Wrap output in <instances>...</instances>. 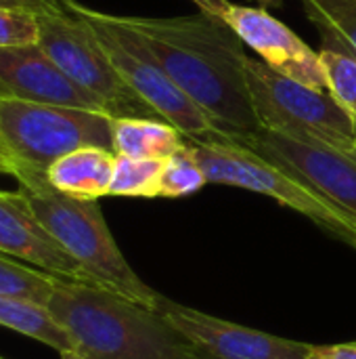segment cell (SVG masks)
Segmentation results:
<instances>
[{"instance_id":"1","label":"cell","mask_w":356,"mask_h":359,"mask_svg":"<svg viewBox=\"0 0 356 359\" xmlns=\"http://www.w3.org/2000/svg\"><path fill=\"white\" fill-rule=\"evenodd\" d=\"M155 55L176 86L227 135L245 137L262 128L245 80L241 38L225 19L122 17Z\"/></svg>"},{"instance_id":"2","label":"cell","mask_w":356,"mask_h":359,"mask_svg":"<svg viewBox=\"0 0 356 359\" xmlns=\"http://www.w3.org/2000/svg\"><path fill=\"white\" fill-rule=\"evenodd\" d=\"M46 307L86 359H187L193 349L162 311L94 284L57 280Z\"/></svg>"},{"instance_id":"3","label":"cell","mask_w":356,"mask_h":359,"mask_svg":"<svg viewBox=\"0 0 356 359\" xmlns=\"http://www.w3.org/2000/svg\"><path fill=\"white\" fill-rule=\"evenodd\" d=\"M15 179L40 225L82 265L97 286L159 311L164 297L130 267L97 200L69 198L57 191L46 175L21 172Z\"/></svg>"},{"instance_id":"4","label":"cell","mask_w":356,"mask_h":359,"mask_svg":"<svg viewBox=\"0 0 356 359\" xmlns=\"http://www.w3.org/2000/svg\"><path fill=\"white\" fill-rule=\"evenodd\" d=\"M187 151L201 166L208 183L231 185L269 196L287 206L356 252V217L323 196L294 170L260 156L231 137L189 139Z\"/></svg>"},{"instance_id":"5","label":"cell","mask_w":356,"mask_h":359,"mask_svg":"<svg viewBox=\"0 0 356 359\" xmlns=\"http://www.w3.org/2000/svg\"><path fill=\"white\" fill-rule=\"evenodd\" d=\"M113 118L107 111L0 99L2 172L46 175L61 156L88 145L113 151Z\"/></svg>"},{"instance_id":"6","label":"cell","mask_w":356,"mask_h":359,"mask_svg":"<svg viewBox=\"0 0 356 359\" xmlns=\"http://www.w3.org/2000/svg\"><path fill=\"white\" fill-rule=\"evenodd\" d=\"M63 4L92 27L118 74L153 109L155 116L176 126L189 139L227 137L176 86L155 55L147 48L143 38L132 27H128L122 17L88 8L76 0H63Z\"/></svg>"},{"instance_id":"7","label":"cell","mask_w":356,"mask_h":359,"mask_svg":"<svg viewBox=\"0 0 356 359\" xmlns=\"http://www.w3.org/2000/svg\"><path fill=\"white\" fill-rule=\"evenodd\" d=\"M245 80L262 128L356 156V124L329 90L311 88L245 55Z\"/></svg>"},{"instance_id":"8","label":"cell","mask_w":356,"mask_h":359,"mask_svg":"<svg viewBox=\"0 0 356 359\" xmlns=\"http://www.w3.org/2000/svg\"><path fill=\"white\" fill-rule=\"evenodd\" d=\"M38 46L71 82L97 97L111 116H155L153 109L118 74L101 40L82 17L63 4L61 8L38 13Z\"/></svg>"},{"instance_id":"9","label":"cell","mask_w":356,"mask_h":359,"mask_svg":"<svg viewBox=\"0 0 356 359\" xmlns=\"http://www.w3.org/2000/svg\"><path fill=\"white\" fill-rule=\"evenodd\" d=\"M231 139H237L260 156L294 170L332 202L356 217V156L269 128Z\"/></svg>"},{"instance_id":"10","label":"cell","mask_w":356,"mask_h":359,"mask_svg":"<svg viewBox=\"0 0 356 359\" xmlns=\"http://www.w3.org/2000/svg\"><path fill=\"white\" fill-rule=\"evenodd\" d=\"M162 316L195 347L218 359H308L313 345L233 324L164 297Z\"/></svg>"},{"instance_id":"11","label":"cell","mask_w":356,"mask_h":359,"mask_svg":"<svg viewBox=\"0 0 356 359\" xmlns=\"http://www.w3.org/2000/svg\"><path fill=\"white\" fill-rule=\"evenodd\" d=\"M225 21L271 69L311 88L327 90L319 53L266 8L231 4Z\"/></svg>"},{"instance_id":"12","label":"cell","mask_w":356,"mask_h":359,"mask_svg":"<svg viewBox=\"0 0 356 359\" xmlns=\"http://www.w3.org/2000/svg\"><path fill=\"white\" fill-rule=\"evenodd\" d=\"M0 99L107 111L97 97L71 82L38 44L0 48Z\"/></svg>"},{"instance_id":"13","label":"cell","mask_w":356,"mask_h":359,"mask_svg":"<svg viewBox=\"0 0 356 359\" xmlns=\"http://www.w3.org/2000/svg\"><path fill=\"white\" fill-rule=\"evenodd\" d=\"M0 252L29 263L59 280L94 284L82 265L40 225L19 189H0Z\"/></svg>"},{"instance_id":"14","label":"cell","mask_w":356,"mask_h":359,"mask_svg":"<svg viewBox=\"0 0 356 359\" xmlns=\"http://www.w3.org/2000/svg\"><path fill=\"white\" fill-rule=\"evenodd\" d=\"M115 168V151L107 147H80L57 162L46 170V181L61 194L78 200H99L109 196L111 179Z\"/></svg>"},{"instance_id":"15","label":"cell","mask_w":356,"mask_h":359,"mask_svg":"<svg viewBox=\"0 0 356 359\" xmlns=\"http://www.w3.org/2000/svg\"><path fill=\"white\" fill-rule=\"evenodd\" d=\"M187 147V137L166 120L122 116L113 118L115 156L141 160H168Z\"/></svg>"},{"instance_id":"16","label":"cell","mask_w":356,"mask_h":359,"mask_svg":"<svg viewBox=\"0 0 356 359\" xmlns=\"http://www.w3.org/2000/svg\"><path fill=\"white\" fill-rule=\"evenodd\" d=\"M0 326L40 341L59 353L76 351L65 328L50 316L48 307L44 305L0 294Z\"/></svg>"},{"instance_id":"17","label":"cell","mask_w":356,"mask_h":359,"mask_svg":"<svg viewBox=\"0 0 356 359\" xmlns=\"http://www.w3.org/2000/svg\"><path fill=\"white\" fill-rule=\"evenodd\" d=\"M323 32V48L319 53L329 95L356 124V55L348 50L329 29Z\"/></svg>"},{"instance_id":"18","label":"cell","mask_w":356,"mask_h":359,"mask_svg":"<svg viewBox=\"0 0 356 359\" xmlns=\"http://www.w3.org/2000/svg\"><path fill=\"white\" fill-rule=\"evenodd\" d=\"M59 278L31 267L6 252H0V294L48 305Z\"/></svg>"},{"instance_id":"19","label":"cell","mask_w":356,"mask_h":359,"mask_svg":"<svg viewBox=\"0 0 356 359\" xmlns=\"http://www.w3.org/2000/svg\"><path fill=\"white\" fill-rule=\"evenodd\" d=\"M164 160H141L115 156L109 196L122 198H159Z\"/></svg>"},{"instance_id":"20","label":"cell","mask_w":356,"mask_h":359,"mask_svg":"<svg viewBox=\"0 0 356 359\" xmlns=\"http://www.w3.org/2000/svg\"><path fill=\"white\" fill-rule=\"evenodd\" d=\"M319 29H329L356 55V0H302Z\"/></svg>"},{"instance_id":"21","label":"cell","mask_w":356,"mask_h":359,"mask_svg":"<svg viewBox=\"0 0 356 359\" xmlns=\"http://www.w3.org/2000/svg\"><path fill=\"white\" fill-rule=\"evenodd\" d=\"M204 185H208V179L187 147L180 154L164 160L159 198H185L199 191Z\"/></svg>"},{"instance_id":"22","label":"cell","mask_w":356,"mask_h":359,"mask_svg":"<svg viewBox=\"0 0 356 359\" xmlns=\"http://www.w3.org/2000/svg\"><path fill=\"white\" fill-rule=\"evenodd\" d=\"M40 40L38 13L17 6H0V48L29 46Z\"/></svg>"},{"instance_id":"23","label":"cell","mask_w":356,"mask_h":359,"mask_svg":"<svg viewBox=\"0 0 356 359\" xmlns=\"http://www.w3.org/2000/svg\"><path fill=\"white\" fill-rule=\"evenodd\" d=\"M313 353L325 359H356V341L338 345H313Z\"/></svg>"},{"instance_id":"24","label":"cell","mask_w":356,"mask_h":359,"mask_svg":"<svg viewBox=\"0 0 356 359\" xmlns=\"http://www.w3.org/2000/svg\"><path fill=\"white\" fill-rule=\"evenodd\" d=\"M0 6H17V8H27L34 13L50 11V8H61V0H0Z\"/></svg>"},{"instance_id":"25","label":"cell","mask_w":356,"mask_h":359,"mask_svg":"<svg viewBox=\"0 0 356 359\" xmlns=\"http://www.w3.org/2000/svg\"><path fill=\"white\" fill-rule=\"evenodd\" d=\"M193 2L199 6L201 13L212 15V17H218V19H225V15L229 13V8L233 4L229 0H193Z\"/></svg>"},{"instance_id":"26","label":"cell","mask_w":356,"mask_h":359,"mask_svg":"<svg viewBox=\"0 0 356 359\" xmlns=\"http://www.w3.org/2000/svg\"><path fill=\"white\" fill-rule=\"evenodd\" d=\"M187 359H218V358H214L212 353H208V351H204V349H199V347H195V345H193V349L189 351Z\"/></svg>"},{"instance_id":"27","label":"cell","mask_w":356,"mask_h":359,"mask_svg":"<svg viewBox=\"0 0 356 359\" xmlns=\"http://www.w3.org/2000/svg\"><path fill=\"white\" fill-rule=\"evenodd\" d=\"M59 355H61V359H86L84 355H80L78 351H63Z\"/></svg>"},{"instance_id":"28","label":"cell","mask_w":356,"mask_h":359,"mask_svg":"<svg viewBox=\"0 0 356 359\" xmlns=\"http://www.w3.org/2000/svg\"><path fill=\"white\" fill-rule=\"evenodd\" d=\"M281 0H260V4H262V8H269V6H277Z\"/></svg>"},{"instance_id":"29","label":"cell","mask_w":356,"mask_h":359,"mask_svg":"<svg viewBox=\"0 0 356 359\" xmlns=\"http://www.w3.org/2000/svg\"><path fill=\"white\" fill-rule=\"evenodd\" d=\"M308 359H325V358H321V355H317V353H313V351H311V355H308Z\"/></svg>"},{"instance_id":"30","label":"cell","mask_w":356,"mask_h":359,"mask_svg":"<svg viewBox=\"0 0 356 359\" xmlns=\"http://www.w3.org/2000/svg\"><path fill=\"white\" fill-rule=\"evenodd\" d=\"M0 170H2V164H0Z\"/></svg>"},{"instance_id":"31","label":"cell","mask_w":356,"mask_h":359,"mask_svg":"<svg viewBox=\"0 0 356 359\" xmlns=\"http://www.w3.org/2000/svg\"><path fill=\"white\" fill-rule=\"evenodd\" d=\"M0 359H4V358H0Z\"/></svg>"}]
</instances>
